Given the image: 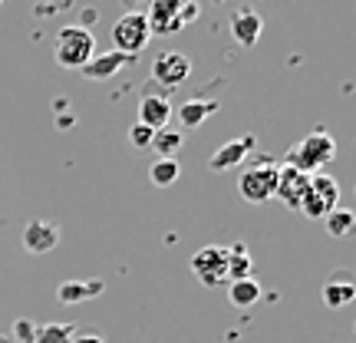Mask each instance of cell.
Masks as SVG:
<instances>
[{
  "label": "cell",
  "mask_w": 356,
  "mask_h": 343,
  "mask_svg": "<svg viewBox=\"0 0 356 343\" xmlns=\"http://www.w3.org/2000/svg\"><path fill=\"white\" fill-rule=\"evenodd\" d=\"M333 155H337V142L327 132H314V136H307L304 142H297L291 152H287L284 166L297 168L304 175H320V168L327 166V162H333Z\"/></svg>",
  "instance_id": "1"
},
{
  "label": "cell",
  "mask_w": 356,
  "mask_h": 343,
  "mask_svg": "<svg viewBox=\"0 0 356 343\" xmlns=\"http://www.w3.org/2000/svg\"><path fill=\"white\" fill-rule=\"evenodd\" d=\"M96 56V37L83 26H63L56 33V63L66 70H83Z\"/></svg>",
  "instance_id": "2"
},
{
  "label": "cell",
  "mask_w": 356,
  "mask_h": 343,
  "mask_svg": "<svg viewBox=\"0 0 356 343\" xmlns=\"http://www.w3.org/2000/svg\"><path fill=\"white\" fill-rule=\"evenodd\" d=\"M149 40H152V30H149V20H145V13H142V10L122 13V17L113 24L115 50L126 53V56H136V53H139Z\"/></svg>",
  "instance_id": "3"
},
{
  "label": "cell",
  "mask_w": 356,
  "mask_h": 343,
  "mask_svg": "<svg viewBox=\"0 0 356 343\" xmlns=\"http://www.w3.org/2000/svg\"><path fill=\"white\" fill-rule=\"evenodd\" d=\"M340 185L330 175H310V185L304 191V202L297 212H304L307 218H327L333 208H340Z\"/></svg>",
  "instance_id": "4"
},
{
  "label": "cell",
  "mask_w": 356,
  "mask_h": 343,
  "mask_svg": "<svg viewBox=\"0 0 356 343\" xmlns=\"http://www.w3.org/2000/svg\"><path fill=\"white\" fill-rule=\"evenodd\" d=\"M238 191H241L244 202H254V205L274 198V191H277V162L261 159L257 166H251L241 175V182H238Z\"/></svg>",
  "instance_id": "5"
},
{
  "label": "cell",
  "mask_w": 356,
  "mask_h": 343,
  "mask_svg": "<svg viewBox=\"0 0 356 343\" xmlns=\"http://www.w3.org/2000/svg\"><path fill=\"white\" fill-rule=\"evenodd\" d=\"M191 271H195V278L208 284V287H215V284H225L228 278V248H202L198 255L191 257Z\"/></svg>",
  "instance_id": "6"
},
{
  "label": "cell",
  "mask_w": 356,
  "mask_h": 343,
  "mask_svg": "<svg viewBox=\"0 0 356 343\" xmlns=\"http://www.w3.org/2000/svg\"><path fill=\"white\" fill-rule=\"evenodd\" d=\"M188 73H191L188 56H185V53H178V50H165V53H159V56L152 60L155 83H162V86H168V89L181 86V83L188 79Z\"/></svg>",
  "instance_id": "7"
},
{
  "label": "cell",
  "mask_w": 356,
  "mask_h": 343,
  "mask_svg": "<svg viewBox=\"0 0 356 343\" xmlns=\"http://www.w3.org/2000/svg\"><path fill=\"white\" fill-rule=\"evenodd\" d=\"M56 244H60V228H56L53 221L33 218V221L24 228V248L30 255H50Z\"/></svg>",
  "instance_id": "8"
},
{
  "label": "cell",
  "mask_w": 356,
  "mask_h": 343,
  "mask_svg": "<svg viewBox=\"0 0 356 343\" xmlns=\"http://www.w3.org/2000/svg\"><path fill=\"white\" fill-rule=\"evenodd\" d=\"M307 185H310V175H304V172H297L291 166H277V191L274 195H280V202L287 208H300Z\"/></svg>",
  "instance_id": "9"
},
{
  "label": "cell",
  "mask_w": 356,
  "mask_h": 343,
  "mask_svg": "<svg viewBox=\"0 0 356 343\" xmlns=\"http://www.w3.org/2000/svg\"><path fill=\"white\" fill-rule=\"evenodd\" d=\"M145 20H149V30H152V33L168 37V33L181 30V3H178V0H159V3L149 7Z\"/></svg>",
  "instance_id": "10"
},
{
  "label": "cell",
  "mask_w": 356,
  "mask_h": 343,
  "mask_svg": "<svg viewBox=\"0 0 356 343\" xmlns=\"http://www.w3.org/2000/svg\"><path fill=\"white\" fill-rule=\"evenodd\" d=\"M251 152H254V136H241V139L225 142V145L211 155V162H208V166H211V172H225V168L241 166Z\"/></svg>",
  "instance_id": "11"
},
{
  "label": "cell",
  "mask_w": 356,
  "mask_h": 343,
  "mask_svg": "<svg viewBox=\"0 0 356 343\" xmlns=\"http://www.w3.org/2000/svg\"><path fill=\"white\" fill-rule=\"evenodd\" d=\"M168 115H172V102L165 99V96H142L139 102V122L142 126H149L152 132H159V129L168 126Z\"/></svg>",
  "instance_id": "12"
},
{
  "label": "cell",
  "mask_w": 356,
  "mask_h": 343,
  "mask_svg": "<svg viewBox=\"0 0 356 343\" xmlns=\"http://www.w3.org/2000/svg\"><path fill=\"white\" fill-rule=\"evenodd\" d=\"M129 63H132V56H126V53H119V50L96 53V56L83 66V77H86V79H109L113 73H119V70H122V66H129Z\"/></svg>",
  "instance_id": "13"
},
{
  "label": "cell",
  "mask_w": 356,
  "mask_h": 343,
  "mask_svg": "<svg viewBox=\"0 0 356 343\" xmlns=\"http://www.w3.org/2000/svg\"><path fill=\"white\" fill-rule=\"evenodd\" d=\"M261 17H257L251 7H244V10H238L234 17H231V33H234V40L241 43V47H254L257 40H261Z\"/></svg>",
  "instance_id": "14"
},
{
  "label": "cell",
  "mask_w": 356,
  "mask_h": 343,
  "mask_svg": "<svg viewBox=\"0 0 356 343\" xmlns=\"http://www.w3.org/2000/svg\"><path fill=\"white\" fill-rule=\"evenodd\" d=\"M102 287H106L102 280H63L56 294H60L63 304H83L89 297H99Z\"/></svg>",
  "instance_id": "15"
},
{
  "label": "cell",
  "mask_w": 356,
  "mask_h": 343,
  "mask_svg": "<svg viewBox=\"0 0 356 343\" xmlns=\"http://www.w3.org/2000/svg\"><path fill=\"white\" fill-rule=\"evenodd\" d=\"M218 113V102L211 99H188L185 106H178V122L185 129H195V126H202L208 115H215Z\"/></svg>",
  "instance_id": "16"
},
{
  "label": "cell",
  "mask_w": 356,
  "mask_h": 343,
  "mask_svg": "<svg viewBox=\"0 0 356 343\" xmlns=\"http://www.w3.org/2000/svg\"><path fill=\"white\" fill-rule=\"evenodd\" d=\"M356 297V284L346 278H337V280H327L323 284V304L330 307V310H340V307L353 304Z\"/></svg>",
  "instance_id": "17"
},
{
  "label": "cell",
  "mask_w": 356,
  "mask_h": 343,
  "mask_svg": "<svg viewBox=\"0 0 356 343\" xmlns=\"http://www.w3.org/2000/svg\"><path fill=\"white\" fill-rule=\"evenodd\" d=\"M228 301L234 307H251L261 301V284L254 278H244V280H231V291H228Z\"/></svg>",
  "instance_id": "18"
},
{
  "label": "cell",
  "mask_w": 356,
  "mask_h": 343,
  "mask_svg": "<svg viewBox=\"0 0 356 343\" xmlns=\"http://www.w3.org/2000/svg\"><path fill=\"white\" fill-rule=\"evenodd\" d=\"M181 142H185V132H178V129H159L152 136V149L159 159H175V152L181 149Z\"/></svg>",
  "instance_id": "19"
},
{
  "label": "cell",
  "mask_w": 356,
  "mask_h": 343,
  "mask_svg": "<svg viewBox=\"0 0 356 343\" xmlns=\"http://www.w3.org/2000/svg\"><path fill=\"white\" fill-rule=\"evenodd\" d=\"M178 175H181V166H178V159H155L152 168H149V178H152V185H159V189H168V185H175Z\"/></svg>",
  "instance_id": "20"
},
{
  "label": "cell",
  "mask_w": 356,
  "mask_h": 343,
  "mask_svg": "<svg viewBox=\"0 0 356 343\" xmlns=\"http://www.w3.org/2000/svg\"><path fill=\"white\" fill-rule=\"evenodd\" d=\"M73 337H76L73 324H40L33 343H73Z\"/></svg>",
  "instance_id": "21"
},
{
  "label": "cell",
  "mask_w": 356,
  "mask_h": 343,
  "mask_svg": "<svg viewBox=\"0 0 356 343\" xmlns=\"http://www.w3.org/2000/svg\"><path fill=\"white\" fill-rule=\"evenodd\" d=\"M323 221H327V234H330V238H346L356 225V215L350 208H333Z\"/></svg>",
  "instance_id": "22"
},
{
  "label": "cell",
  "mask_w": 356,
  "mask_h": 343,
  "mask_svg": "<svg viewBox=\"0 0 356 343\" xmlns=\"http://www.w3.org/2000/svg\"><path fill=\"white\" fill-rule=\"evenodd\" d=\"M228 278L231 280L251 278V257H248V251H244L241 244L228 248Z\"/></svg>",
  "instance_id": "23"
},
{
  "label": "cell",
  "mask_w": 356,
  "mask_h": 343,
  "mask_svg": "<svg viewBox=\"0 0 356 343\" xmlns=\"http://www.w3.org/2000/svg\"><path fill=\"white\" fill-rule=\"evenodd\" d=\"M152 129L149 126H142V122H136V126L129 129V142H132V145H136V149H149V145H152Z\"/></svg>",
  "instance_id": "24"
},
{
  "label": "cell",
  "mask_w": 356,
  "mask_h": 343,
  "mask_svg": "<svg viewBox=\"0 0 356 343\" xmlns=\"http://www.w3.org/2000/svg\"><path fill=\"white\" fill-rule=\"evenodd\" d=\"M33 333H37V324H30V320H17L13 324V337L20 343H33Z\"/></svg>",
  "instance_id": "25"
},
{
  "label": "cell",
  "mask_w": 356,
  "mask_h": 343,
  "mask_svg": "<svg viewBox=\"0 0 356 343\" xmlns=\"http://www.w3.org/2000/svg\"><path fill=\"white\" fill-rule=\"evenodd\" d=\"M195 17H198V7H195V3H181V26L191 24Z\"/></svg>",
  "instance_id": "26"
},
{
  "label": "cell",
  "mask_w": 356,
  "mask_h": 343,
  "mask_svg": "<svg viewBox=\"0 0 356 343\" xmlns=\"http://www.w3.org/2000/svg\"><path fill=\"white\" fill-rule=\"evenodd\" d=\"M73 343H106L99 337V333H76V337H73Z\"/></svg>",
  "instance_id": "27"
},
{
  "label": "cell",
  "mask_w": 356,
  "mask_h": 343,
  "mask_svg": "<svg viewBox=\"0 0 356 343\" xmlns=\"http://www.w3.org/2000/svg\"><path fill=\"white\" fill-rule=\"evenodd\" d=\"M96 17H99L96 10H83V24H76V26H83V30H86V24H96Z\"/></svg>",
  "instance_id": "28"
}]
</instances>
